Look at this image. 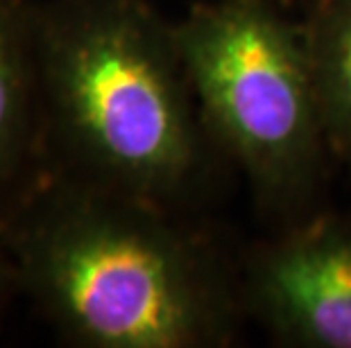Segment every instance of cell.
I'll list each match as a JSON object with an SVG mask.
<instances>
[{"label": "cell", "instance_id": "8", "mask_svg": "<svg viewBox=\"0 0 351 348\" xmlns=\"http://www.w3.org/2000/svg\"><path fill=\"white\" fill-rule=\"evenodd\" d=\"M286 3H288V5H293V7H295V5H297V0H286Z\"/></svg>", "mask_w": 351, "mask_h": 348}, {"label": "cell", "instance_id": "5", "mask_svg": "<svg viewBox=\"0 0 351 348\" xmlns=\"http://www.w3.org/2000/svg\"><path fill=\"white\" fill-rule=\"evenodd\" d=\"M43 179L34 0H0V222Z\"/></svg>", "mask_w": 351, "mask_h": 348}, {"label": "cell", "instance_id": "1", "mask_svg": "<svg viewBox=\"0 0 351 348\" xmlns=\"http://www.w3.org/2000/svg\"><path fill=\"white\" fill-rule=\"evenodd\" d=\"M21 296L77 348H229L247 323L238 251L204 215L59 176L5 222Z\"/></svg>", "mask_w": 351, "mask_h": 348}, {"label": "cell", "instance_id": "6", "mask_svg": "<svg viewBox=\"0 0 351 348\" xmlns=\"http://www.w3.org/2000/svg\"><path fill=\"white\" fill-rule=\"evenodd\" d=\"M300 21L328 147L351 179V0H308Z\"/></svg>", "mask_w": 351, "mask_h": 348}, {"label": "cell", "instance_id": "2", "mask_svg": "<svg viewBox=\"0 0 351 348\" xmlns=\"http://www.w3.org/2000/svg\"><path fill=\"white\" fill-rule=\"evenodd\" d=\"M43 176L204 215L231 172L175 21L147 0H34Z\"/></svg>", "mask_w": 351, "mask_h": 348}, {"label": "cell", "instance_id": "4", "mask_svg": "<svg viewBox=\"0 0 351 348\" xmlns=\"http://www.w3.org/2000/svg\"><path fill=\"white\" fill-rule=\"evenodd\" d=\"M247 321L281 348H351V211L324 206L238 251Z\"/></svg>", "mask_w": 351, "mask_h": 348}, {"label": "cell", "instance_id": "3", "mask_svg": "<svg viewBox=\"0 0 351 348\" xmlns=\"http://www.w3.org/2000/svg\"><path fill=\"white\" fill-rule=\"evenodd\" d=\"M202 118L270 228L326 206L333 172L302 21L286 0H202L175 21Z\"/></svg>", "mask_w": 351, "mask_h": 348}, {"label": "cell", "instance_id": "7", "mask_svg": "<svg viewBox=\"0 0 351 348\" xmlns=\"http://www.w3.org/2000/svg\"><path fill=\"white\" fill-rule=\"evenodd\" d=\"M16 296H21L19 265L16 258H14L10 238H7L5 224L0 222V328H3L5 317Z\"/></svg>", "mask_w": 351, "mask_h": 348}]
</instances>
